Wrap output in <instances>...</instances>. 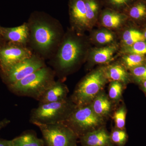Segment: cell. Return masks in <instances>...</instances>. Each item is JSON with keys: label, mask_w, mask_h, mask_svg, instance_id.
I'll use <instances>...</instances> for the list:
<instances>
[{"label": "cell", "mask_w": 146, "mask_h": 146, "mask_svg": "<svg viewBox=\"0 0 146 146\" xmlns=\"http://www.w3.org/2000/svg\"><path fill=\"white\" fill-rule=\"evenodd\" d=\"M0 35L9 42L27 46L29 32L27 23L13 28H3L0 29Z\"/></svg>", "instance_id": "8fae6325"}, {"label": "cell", "mask_w": 146, "mask_h": 146, "mask_svg": "<svg viewBox=\"0 0 146 146\" xmlns=\"http://www.w3.org/2000/svg\"><path fill=\"white\" fill-rule=\"evenodd\" d=\"M89 51L88 42L83 33L69 29L50 62L55 72H67L81 63L88 55Z\"/></svg>", "instance_id": "7a4b0ae2"}, {"label": "cell", "mask_w": 146, "mask_h": 146, "mask_svg": "<svg viewBox=\"0 0 146 146\" xmlns=\"http://www.w3.org/2000/svg\"><path fill=\"white\" fill-rule=\"evenodd\" d=\"M91 38L95 44L107 46L112 44L115 39V35L110 30L104 29L95 31Z\"/></svg>", "instance_id": "44dd1931"}, {"label": "cell", "mask_w": 146, "mask_h": 146, "mask_svg": "<svg viewBox=\"0 0 146 146\" xmlns=\"http://www.w3.org/2000/svg\"><path fill=\"white\" fill-rule=\"evenodd\" d=\"M128 19L125 13L108 8L102 9L98 18L102 26L109 30L119 28Z\"/></svg>", "instance_id": "7c38bea8"}, {"label": "cell", "mask_w": 146, "mask_h": 146, "mask_svg": "<svg viewBox=\"0 0 146 146\" xmlns=\"http://www.w3.org/2000/svg\"><path fill=\"white\" fill-rule=\"evenodd\" d=\"M74 146H78L77 145V144H76V145H75Z\"/></svg>", "instance_id": "d590c367"}, {"label": "cell", "mask_w": 146, "mask_h": 146, "mask_svg": "<svg viewBox=\"0 0 146 146\" xmlns=\"http://www.w3.org/2000/svg\"><path fill=\"white\" fill-rule=\"evenodd\" d=\"M110 135V141L112 144L117 146H123L127 141V133L123 129L113 130Z\"/></svg>", "instance_id": "d4e9b609"}, {"label": "cell", "mask_w": 146, "mask_h": 146, "mask_svg": "<svg viewBox=\"0 0 146 146\" xmlns=\"http://www.w3.org/2000/svg\"><path fill=\"white\" fill-rule=\"evenodd\" d=\"M137 0H100L102 6L124 13Z\"/></svg>", "instance_id": "603a6c76"}, {"label": "cell", "mask_w": 146, "mask_h": 146, "mask_svg": "<svg viewBox=\"0 0 146 146\" xmlns=\"http://www.w3.org/2000/svg\"><path fill=\"white\" fill-rule=\"evenodd\" d=\"M104 69H98L84 77L80 82L73 96L77 107L87 105L98 96L106 81Z\"/></svg>", "instance_id": "5b68a950"}, {"label": "cell", "mask_w": 146, "mask_h": 146, "mask_svg": "<svg viewBox=\"0 0 146 146\" xmlns=\"http://www.w3.org/2000/svg\"><path fill=\"white\" fill-rule=\"evenodd\" d=\"M123 52L125 54L146 55V42L145 41H139L130 46L125 47Z\"/></svg>", "instance_id": "484cf974"}, {"label": "cell", "mask_w": 146, "mask_h": 146, "mask_svg": "<svg viewBox=\"0 0 146 146\" xmlns=\"http://www.w3.org/2000/svg\"><path fill=\"white\" fill-rule=\"evenodd\" d=\"M91 107L94 112L102 118L109 113L111 103L104 95L99 94L94 100Z\"/></svg>", "instance_id": "ac0fdd59"}, {"label": "cell", "mask_w": 146, "mask_h": 146, "mask_svg": "<svg viewBox=\"0 0 146 146\" xmlns=\"http://www.w3.org/2000/svg\"><path fill=\"white\" fill-rule=\"evenodd\" d=\"M140 84H141L142 90H143L144 93H145L146 95V80L143 81V82H141Z\"/></svg>", "instance_id": "1f68e13d"}, {"label": "cell", "mask_w": 146, "mask_h": 146, "mask_svg": "<svg viewBox=\"0 0 146 146\" xmlns=\"http://www.w3.org/2000/svg\"><path fill=\"white\" fill-rule=\"evenodd\" d=\"M1 27H0V29H1Z\"/></svg>", "instance_id": "8d00e7d4"}, {"label": "cell", "mask_w": 146, "mask_h": 146, "mask_svg": "<svg viewBox=\"0 0 146 146\" xmlns=\"http://www.w3.org/2000/svg\"><path fill=\"white\" fill-rule=\"evenodd\" d=\"M121 83L118 81H113L110 84L109 89V96L110 98L117 100L121 97L122 92Z\"/></svg>", "instance_id": "f1b7e54d"}, {"label": "cell", "mask_w": 146, "mask_h": 146, "mask_svg": "<svg viewBox=\"0 0 146 146\" xmlns=\"http://www.w3.org/2000/svg\"><path fill=\"white\" fill-rule=\"evenodd\" d=\"M102 121V118L94 112L91 106L85 105L76 107L64 123L75 132L78 136H80L95 129Z\"/></svg>", "instance_id": "52a82bcc"}, {"label": "cell", "mask_w": 146, "mask_h": 146, "mask_svg": "<svg viewBox=\"0 0 146 146\" xmlns=\"http://www.w3.org/2000/svg\"><path fill=\"white\" fill-rule=\"evenodd\" d=\"M146 60L145 56L125 54L122 58V61L127 69L131 70L140 65H144Z\"/></svg>", "instance_id": "cb8c5ba5"}, {"label": "cell", "mask_w": 146, "mask_h": 146, "mask_svg": "<svg viewBox=\"0 0 146 146\" xmlns=\"http://www.w3.org/2000/svg\"><path fill=\"white\" fill-rule=\"evenodd\" d=\"M55 74L54 70L46 66L8 87L16 95L33 98L39 101L55 82Z\"/></svg>", "instance_id": "3957f363"}, {"label": "cell", "mask_w": 146, "mask_h": 146, "mask_svg": "<svg viewBox=\"0 0 146 146\" xmlns=\"http://www.w3.org/2000/svg\"><path fill=\"white\" fill-rule=\"evenodd\" d=\"M145 65H146V61H145Z\"/></svg>", "instance_id": "e575fe53"}, {"label": "cell", "mask_w": 146, "mask_h": 146, "mask_svg": "<svg viewBox=\"0 0 146 146\" xmlns=\"http://www.w3.org/2000/svg\"><path fill=\"white\" fill-rule=\"evenodd\" d=\"M84 1L86 7L87 29H91L98 20L102 5L100 0Z\"/></svg>", "instance_id": "2e32d148"}, {"label": "cell", "mask_w": 146, "mask_h": 146, "mask_svg": "<svg viewBox=\"0 0 146 146\" xmlns=\"http://www.w3.org/2000/svg\"><path fill=\"white\" fill-rule=\"evenodd\" d=\"M0 146H12L11 140L0 139Z\"/></svg>", "instance_id": "f546056e"}, {"label": "cell", "mask_w": 146, "mask_h": 146, "mask_svg": "<svg viewBox=\"0 0 146 146\" xmlns=\"http://www.w3.org/2000/svg\"><path fill=\"white\" fill-rule=\"evenodd\" d=\"M33 53L27 46L9 42L0 46V67L3 71L31 57Z\"/></svg>", "instance_id": "9c48e42d"}, {"label": "cell", "mask_w": 146, "mask_h": 146, "mask_svg": "<svg viewBox=\"0 0 146 146\" xmlns=\"http://www.w3.org/2000/svg\"><path fill=\"white\" fill-rule=\"evenodd\" d=\"M145 41L143 33L134 29H129L124 32L122 36L121 42L124 48L130 46L139 41Z\"/></svg>", "instance_id": "7402d4cb"}, {"label": "cell", "mask_w": 146, "mask_h": 146, "mask_svg": "<svg viewBox=\"0 0 146 146\" xmlns=\"http://www.w3.org/2000/svg\"><path fill=\"white\" fill-rule=\"evenodd\" d=\"M107 78L113 81L119 82H127L129 80L128 74L125 68L122 65L115 64L109 66L107 70H105Z\"/></svg>", "instance_id": "ffe728a7"}, {"label": "cell", "mask_w": 146, "mask_h": 146, "mask_svg": "<svg viewBox=\"0 0 146 146\" xmlns=\"http://www.w3.org/2000/svg\"><path fill=\"white\" fill-rule=\"evenodd\" d=\"M143 34L144 37H145V40L146 41V28L144 30L143 32Z\"/></svg>", "instance_id": "d6a6232c"}, {"label": "cell", "mask_w": 146, "mask_h": 146, "mask_svg": "<svg viewBox=\"0 0 146 146\" xmlns=\"http://www.w3.org/2000/svg\"><path fill=\"white\" fill-rule=\"evenodd\" d=\"M68 89L60 82H54L39 99L40 104L54 102L66 99Z\"/></svg>", "instance_id": "9a60e30c"}, {"label": "cell", "mask_w": 146, "mask_h": 146, "mask_svg": "<svg viewBox=\"0 0 146 146\" xmlns=\"http://www.w3.org/2000/svg\"><path fill=\"white\" fill-rule=\"evenodd\" d=\"M126 116V111L124 107L121 108L115 112L114 119L118 129H123L125 126Z\"/></svg>", "instance_id": "83f0119b"}, {"label": "cell", "mask_w": 146, "mask_h": 146, "mask_svg": "<svg viewBox=\"0 0 146 146\" xmlns=\"http://www.w3.org/2000/svg\"><path fill=\"white\" fill-rule=\"evenodd\" d=\"M10 123V121L7 119H4L3 120L0 121V130L3 128L7 125Z\"/></svg>", "instance_id": "4dcf8cb0"}, {"label": "cell", "mask_w": 146, "mask_h": 146, "mask_svg": "<svg viewBox=\"0 0 146 146\" xmlns=\"http://www.w3.org/2000/svg\"><path fill=\"white\" fill-rule=\"evenodd\" d=\"M44 59L33 53L28 58L1 71L3 79L8 86L12 85L37 70L46 66Z\"/></svg>", "instance_id": "ba28073f"}, {"label": "cell", "mask_w": 146, "mask_h": 146, "mask_svg": "<svg viewBox=\"0 0 146 146\" xmlns=\"http://www.w3.org/2000/svg\"><path fill=\"white\" fill-rule=\"evenodd\" d=\"M67 99L54 102L40 104L32 110L30 121L51 124L64 123L76 107Z\"/></svg>", "instance_id": "277c9868"}, {"label": "cell", "mask_w": 146, "mask_h": 146, "mask_svg": "<svg viewBox=\"0 0 146 146\" xmlns=\"http://www.w3.org/2000/svg\"><path fill=\"white\" fill-rule=\"evenodd\" d=\"M131 75L138 83L140 84L146 80V65H140L130 70Z\"/></svg>", "instance_id": "4316f807"}, {"label": "cell", "mask_w": 146, "mask_h": 146, "mask_svg": "<svg viewBox=\"0 0 146 146\" xmlns=\"http://www.w3.org/2000/svg\"><path fill=\"white\" fill-rule=\"evenodd\" d=\"M12 146H44V140L32 133H25L11 140Z\"/></svg>", "instance_id": "d6986e66"}, {"label": "cell", "mask_w": 146, "mask_h": 146, "mask_svg": "<svg viewBox=\"0 0 146 146\" xmlns=\"http://www.w3.org/2000/svg\"><path fill=\"white\" fill-rule=\"evenodd\" d=\"M69 13L71 28L79 33L88 30L86 9L84 0H69Z\"/></svg>", "instance_id": "30bf717a"}, {"label": "cell", "mask_w": 146, "mask_h": 146, "mask_svg": "<svg viewBox=\"0 0 146 146\" xmlns=\"http://www.w3.org/2000/svg\"><path fill=\"white\" fill-rule=\"evenodd\" d=\"M27 23L29 32L28 46L45 60L50 59L65 34L60 22L48 14L36 11Z\"/></svg>", "instance_id": "6da1fadb"}, {"label": "cell", "mask_w": 146, "mask_h": 146, "mask_svg": "<svg viewBox=\"0 0 146 146\" xmlns=\"http://www.w3.org/2000/svg\"><path fill=\"white\" fill-rule=\"evenodd\" d=\"M117 45L114 44L107 46L94 48L89 51L88 55L90 60L96 64L108 63L113 59V56L117 50Z\"/></svg>", "instance_id": "5bb4252c"}, {"label": "cell", "mask_w": 146, "mask_h": 146, "mask_svg": "<svg viewBox=\"0 0 146 146\" xmlns=\"http://www.w3.org/2000/svg\"><path fill=\"white\" fill-rule=\"evenodd\" d=\"M2 39L3 38H2V37L1 36V35H0V46H1V42H2Z\"/></svg>", "instance_id": "836d02e7"}, {"label": "cell", "mask_w": 146, "mask_h": 146, "mask_svg": "<svg viewBox=\"0 0 146 146\" xmlns=\"http://www.w3.org/2000/svg\"><path fill=\"white\" fill-rule=\"evenodd\" d=\"M80 137L82 146H112L110 135L103 128L91 131Z\"/></svg>", "instance_id": "4fadbf2b"}, {"label": "cell", "mask_w": 146, "mask_h": 146, "mask_svg": "<svg viewBox=\"0 0 146 146\" xmlns=\"http://www.w3.org/2000/svg\"><path fill=\"white\" fill-rule=\"evenodd\" d=\"M33 124L40 129L47 146H74L77 144L78 136L65 123Z\"/></svg>", "instance_id": "8992f818"}, {"label": "cell", "mask_w": 146, "mask_h": 146, "mask_svg": "<svg viewBox=\"0 0 146 146\" xmlns=\"http://www.w3.org/2000/svg\"><path fill=\"white\" fill-rule=\"evenodd\" d=\"M125 13L129 19L136 22L146 20V0H137L129 7Z\"/></svg>", "instance_id": "e0dca14e"}]
</instances>
